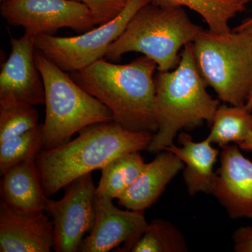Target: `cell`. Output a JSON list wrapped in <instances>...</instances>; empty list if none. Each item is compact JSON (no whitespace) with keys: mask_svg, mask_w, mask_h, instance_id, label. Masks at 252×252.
Instances as JSON below:
<instances>
[{"mask_svg":"<svg viewBox=\"0 0 252 252\" xmlns=\"http://www.w3.org/2000/svg\"><path fill=\"white\" fill-rule=\"evenodd\" d=\"M157 69V63L145 56L126 64L102 59L72 72L71 77L110 109L116 124L127 130L154 135L158 130Z\"/></svg>","mask_w":252,"mask_h":252,"instance_id":"cell-1","label":"cell"},{"mask_svg":"<svg viewBox=\"0 0 252 252\" xmlns=\"http://www.w3.org/2000/svg\"><path fill=\"white\" fill-rule=\"evenodd\" d=\"M149 132H134L114 122L88 126L74 140L49 150L36 158L43 189L48 197L73 181L102 168L116 158L148 149Z\"/></svg>","mask_w":252,"mask_h":252,"instance_id":"cell-2","label":"cell"},{"mask_svg":"<svg viewBox=\"0 0 252 252\" xmlns=\"http://www.w3.org/2000/svg\"><path fill=\"white\" fill-rule=\"evenodd\" d=\"M155 84L158 130L147 149L153 154L174 144L182 129L191 130L205 121L212 123L220 106V101L207 92V84L199 72L193 42L185 46L175 69L158 72Z\"/></svg>","mask_w":252,"mask_h":252,"instance_id":"cell-3","label":"cell"},{"mask_svg":"<svg viewBox=\"0 0 252 252\" xmlns=\"http://www.w3.org/2000/svg\"><path fill=\"white\" fill-rule=\"evenodd\" d=\"M203 31L182 6L150 2L137 11L105 57L115 61L127 53H141L157 63L158 71L166 72L177 67L180 50L193 42Z\"/></svg>","mask_w":252,"mask_h":252,"instance_id":"cell-4","label":"cell"},{"mask_svg":"<svg viewBox=\"0 0 252 252\" xmlns=\"http://www.w3.org/2000/svg\"><path fill=\"white\" fill-rule=\"evenodd\" d=\"M200 75L222 101L245 105L252 92V34L245 21L225 34L203 31L193 42Z\"/></svg>","mask_w":252,"mask_h":252,"instance_id":"cell-5","label":"cell"},{"mask_svg":"<svg viewBox=\"0 0 252 252\" xmlns=\"http://www.w3.org/2000/svg\"><path fill=\"white\" fill-rule=\"evenodd\" d=\"M35 59L45 89L42 150L67 143L88 126L114 122L112 113L105 104L36 50Z\"/></svg>","mask_w":252,"mask_h":252,"instance_id":"cell-6","label":"cell"},{"mask_svg":"<svg viewBox=\"0 0 252 252\" xmlns=\"http://www.w3.org/2000/svg\"><path fill=\"white\" fill-rule=\"evenodd\" d=\"M152 0H130L119 16L81 35L36 36V50L66 72H74L103 59L137 11Z\"/></svg>","mask_w":252,"mask_h":252,"instance_id":"cell-7","label":"cell"},{"mask_svg":"<svg viewBox=\"0 0 252 252\" xmlns=\"http://www.w3.org/2000/svg\"><path fill=\"white\" fill-rule=\"evenodd\" d=\"M1 15L11 26H21L34 36L51 34L63 28L77 31L94 29V16L74 0H4Z\"/></svg>","mask_w":252,"mask_h":252,"instance_id":"cell-8","label":"cell"},{"mask_svg":"<svg viewBox=\"0 0 252 252\" xmlns=\"http://www.w3.org/2000/svg\"><path fill=\"white\" fill-rule=\"evenodd\" d=\"M66 187L61 200L48 199L46 211L53 218L54 251L77 252L84 235L90 233L94 225L96 187L92 172L73 181Z\"/></svg>","mask_w":252,"mask_h":252,"instance_id":"cell-9","label":"cell"},{"mask_svg":"<svg viewBox=\"0 0 252 252\" xmlns=\"http://www.w3.org/2000/svg\"><path fill=\"white\" fill-rule=\"evenodd\" d=\"M35 40V36L26 32L11 39V53L0 73V107L45 104L44 81L36 63Z\"/></svg>","mask_w":252,"mask_h":252,"instance_id":"cell-10","label":"cell"},{"mask_svg":"<svg viewBox=\"0 0 252 252\" xmlns=\"http://www.w3.org/2000/svg\"><path fill=\"white\" fill-rule=\"evenodd\" d=\"M94 222L90 234L81 243L79 252H128L148 226L143 210H122L112 199L97 196L94 200Z\"/></svg>","mask_w":252,"mask_h":252,"instance_id":"cell-11","label":"cell"},{"mask_svg":"<svg viewBox=\"0 0 252 252\" xmlns=\"http://www.w3.org/2000/svg\"><path fill=\"white\" fill-rule=\"evenodd\" d=\"M211 194L232 219L252 218V162L236 144L222 148Z\"/></svg>","mask_w":252,"mask_h":252,"instance_id":"cell-12","label":"cell"},{"mask_svg":"<svg viewBox=\"0 0 252 252\" xmlns=\"http://www.w3.org/2000/svg\"><path fill=\"white\" fill-rule=\"evenodd\" d=\"M54 245V223L44 211L19 213L1 201L0 252H50Z\"/></svg>","mask_w":252,"mask_h":252,"instance_id":"cell-13","label":"cell"},{"mask_svg":"<svg viewBox=\"0 0 252 252\" xmlns=\"http://www.w3.org/2000/svg\"><path fill=\"white\" fill-rule=\"evenodd\" d=\"M184 167V162L172 152H159L152 162L146 164L130 188L118 198L119 205L127 210L145 211L157 201L167 185Z\"/></svg>","mask_w":252,"mask_h":252,"instance_id":"cell-14","label":"cell"},{"mask_svg":"<svg viewBox=\"0 0 252 252\" xmlns=\"http://www.w3.org/2000/svg\"><path fill=\"white\" fill-rule=\"evenodd\" d=\"M1 180V201L19 213L46 211L48 196L43 189L36 159L11 167Z\"/></svg>","mask_w":252,"mask_h":252,"instance_id":"cell-15","label":"cell"},{"mask_svg":"<svg viewBox=\"0 0 252 252\" xmlns=\"http://www.w3.org/2000/svg\"><path fill=\"white\" fill-rule=\"evenodd\" d=\"M178 147L172 144L165 150L177 156L185 164L183 177L189 195L201 193L211 194L216 172L214 165L217 162L220 151L212 147L207 139L194 142L191 136L181 132L178 137Z\"/></svg>","mask_w":252,"mask_h":252,"instance_id":"cell-16","label":"cell"},{"mask_svg":"<svg viewBox=\"0 0 252 252\" xmlns=\"http://www.w3.org/2000/svg\"><path fill=\"white\" fill-rule=\"evenodd\" d=\"M140 152H131L116 158L104 165L96 195L112 199L119 198L125 193L146 165Z\"/></svg>","mask_w":252,"mask_h":252,"instance_id":"cell-17","label":"cell"},{"mask_svg":"<svg viewBox=\"0 0 252 252\" xmlns=\"http://www.w3.org/2000/svg\"><path fill=\"white\" fill-rule=\"evenodd\" d=\"M212 127L207 140L220 147L231 142L240 144L246 140L252 131V112L246 106H219L213 119Z\"/></svg>","mask_w":252,"mask_h":252,"instance_id":"cell-18","label":"cell"},{"mask_svg":"<svg viewBox=\"0 0 252 252\" xmlns=\"http://www.w3.org/2000/svg\"><path fill=\"white\" fill-rule=\"evenodd\" d=\"M250 0H152L162 6L188 7L203 17L209 31L217 34L231 31L228 23L232 18L245 9Z\"/></svg>","mask_w":252,"mask_h":252,"instance_id":"cell-19","label":"cell"},{"mask_svg":"<svg viewBox=\"0 0 252 252\" xmlns=\"http://www.w3.org/2000/svg\"><path fill=\"white\" fill-rule=\"evenodd\" d=\"M189 249L185 237L167 220H154L131 248L132 252H186Z\"/></svg>","mask_w":252,"mask_h":252,"instance_id":"cell-20","label":"cell"},{"mask_svg":"<svg viewBox=\"0 0 252 252\" xmlns=\"http://www.w3.org/2000/svg\"><path fill=\"white\" fill-rule=\"evenodd\" d=\"M43 124L0 144V174L21 162L36 159L42 150Z\"/></svg>","mask_w":252,"mask_h":252,"instance_id":"cell-21","label":"cell"},{"mask_svg":"<svg viewBox=\"0 0 252 252\" xmlns=\"http://www.w3.org/2000/svg\"><path fill=\"white\" fill-rule=\"evenodd\" d=\"M38 121L37 110L31 104L0 107V144L34 128Z\"/></svg>","mask_w":252,"mask_h":252,"instance_id":"cell-22","label":"cell"},{"mask_svg":"<svg viewBox=\"0 0 252 252\" xmlns=\"http://www.w3.org/2000/svg\"><path fill=\"white\" fill-rule=\"evenodd\" d=\"M90 10L95 25L105 24L120 14L130 0H74Z\"/></svg>","mask_w":252,"mask_h":252,"instance_id":"cell-23","label":"cell"},{"mask_svg":"<svg viewBox=\"0 0 252 252\" xmlns=\"http://www.w3.org/2000/svg\"><path fill=\"white\" fill-rule=\"evenodd\" d=\"M234 250L237 252H252V225L240 227L233 234Z\"/></svg>","mask_w":252,"mask_h":252,"instance_id":"cell-24","label":"cell"},{"mask_svg":"<svg viewBox=\"0 0 252 252\" xmlns=\"http://www.w3.org/2000/svg\"><path fill=\"white\" fill-rule=\"evenodd\" d=\"M239 147L247 152H252V131L247 137L246 140L239 144Z\"/></svg>","mask_w":252,"mask_h":252,"instance_id":"cell-25","label":"cell"},{"mask_svg":"<svg viewBox=\"0 0 252 252\" xmlns=\"http://www.w3.org/2000/svg\"><path fill=\"white\" fill-rule=\"evenodd\" d=\"M245 22L248 23V24L249 25H250V26H251V31L252 34V22H250V21H249L248 20H246V21H245ZM245 106H246L247 108H248L249 110L251 111V112H252V92L251 94H250V97H249L248 102H247V103L246 104H245Z\"/></svg>","mask_w":252,"mask_h":252,"instance_id":"cell-26","label":"cell"},{"mask_svg":"<svg viewBox=\"0 0 252 252\" xmlns=\"http://www.w3.org/2000/svg\"><path fill=\"white\" fill-rule=\"evenodd\" d=\"M250 1H252V0H250ZM250 22H252V18H250V19H248Z\"/></svg>","mask_w":252,"mask_h":252,"instance_id":"cell-27","label":"cell"},{"mask_svg":"<svg viewBox=\"0 0 252 252\" xmlns=\"http://www.w3.org/2000/svg\"><path fill=\"white\" fill-rule=\"evenodd\" d=\"M0 1H4V0H0Z\"/></svg>","mask_w":252,"mask_h":252,"instance_id":"cell-28","label":"cell"}]
</instances>
